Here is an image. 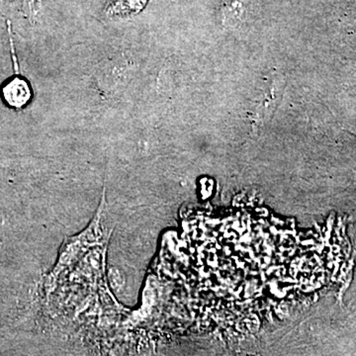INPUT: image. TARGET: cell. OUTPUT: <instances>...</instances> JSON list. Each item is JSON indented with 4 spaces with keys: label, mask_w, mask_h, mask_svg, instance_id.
<instances>
[{
    "label": "cell",
    "mask_w": 356,
    "mask_h": 356,
    "mask_svg": "<svg viewBox=\"0 0 356 356\" xmlns=\"http://www.w3.org/2000/svg\"><path fill=\"white\" fill-rule=\"evenodd\" d=\"M149 0H109L106 11L109 15L127 16L139 13Z\"/></svg>",
    "instance_id": "obj_2"
},
{
    "label": "cell",
    "mask_w": 356,
    "mask_h": 356,
    "mask_svg": "<svg viewBox=\"0 0 356 356\" xmlns=\"http://www.w3.org/2000/svg\"><path fill=\"white\" fill-rule=\"evenodd\" d=\"M4 99L10 106L21 108L31 99V89L27 81L22 79H13L2 89Z\"/></svg>",
    "instance_id": "obj_1"
}]
</instances>
